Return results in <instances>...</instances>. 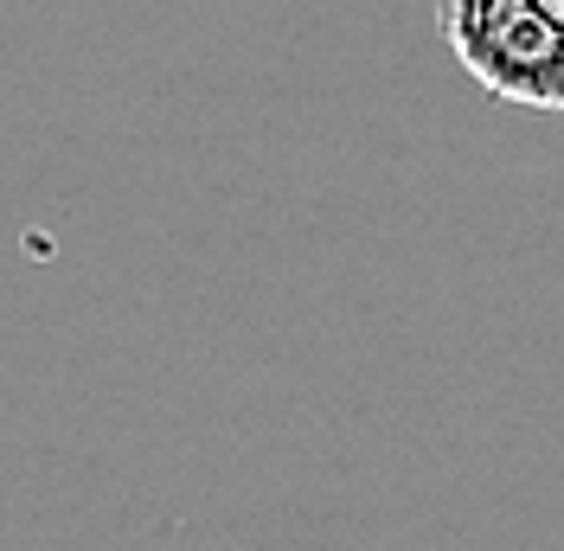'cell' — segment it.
Listing matches in <instances>:
<instances>
[{
	"label": "cell",
	"mask_w": 564,
	"mask_h": 551,
	"mask_svg": "<svg viewBox=\"0 0 564 551\" xmlns=\"http://www.w3.org/2000/svg\"><path fill=\"white\" fill-rule=\"evenodd\" d=\"M436 26L488 97L564 109V26L539 0H436Z\"/></svg>",
	"instance_id": "cell-1"
},
{
	"label": "cell",
	"mask_w": 564,
	"mask_h": 551,
	"mask_svg": "<svg viewBox=\"0 0 564 551\" xmlns=\"http://www.w3.org/2000/svg\"><path fill=\"white\" fill-rule=\"evenodd\" d=\"M539 7H545V13H552V20L564 26V0H539Z\"/></svg>",
	"instance_id": "cell-2"
}]
</instances>
